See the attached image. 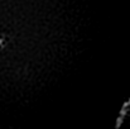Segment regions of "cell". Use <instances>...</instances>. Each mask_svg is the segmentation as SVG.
I'll return each mask as SVG.
<instances>
[{"instance_id":"6da1fadb","label":"cell","mask_w":130,"mask_h":129,"mask_svg":"<svg viewBox=\"0 0 130 129\" xmlns=\"http://www.w3.org/2000/svg\"><path fill=\"white\" fill-rule=\"evenodd\" d=\"M118 129H130V99L123 105L116 122Z\"/></svg>"}]
</instances>
